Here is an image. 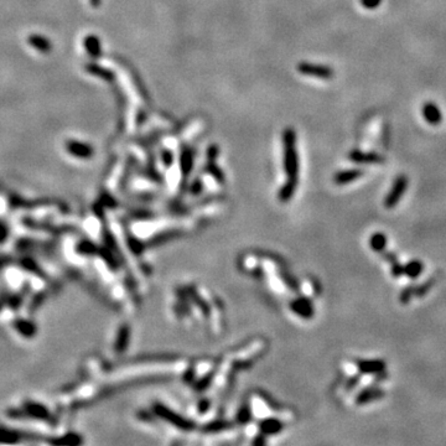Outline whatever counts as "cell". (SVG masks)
Masks as SVG:
<instances>
[{
    "instance_id": "cell-1",
    "label": "cell",
    "mask_w": 446,
    "mask_h": 446,
    "mask_svg": "<svg viewBox=\"0 0 446 446\" xmlns=\"http://www.w3.org/2000/svg\"><path fill=\"white\" fill-rule=\"evenodd\" d=\"M284 144V168L290 180L288 182L296 184V176L299 171L298 153H296V136L293 129H286L283 134Z\"/></svg>"
},
{
    "instance_id": "cell-2",
    "label": "cell",
    "mask_w": 446,
    "mask_h": 446,
    "mask_svg": "<svg viewBox=\"0 0 446 446\" xmlns=\"http://www.w3.org/2000/svg\"><path fill=\"white\" fill-rule=\"evenodd\" d=\"M408 177L404 175H400L395 178L394 184H393L392 190L389 191V194L387 195L384 200V206L387 208H393L394 206H397L399 204L400 199L403 197V195L406 194L407 187H408Z\"/></svg>"
},
{
    "instance_id": "cell-3",
    "label": "cell",
    "mask_w": 446,
    "mask_h": 446,
    "mask_svg": "<svg viewBox=\"0 0 446 446\" xmlns=\"http://www.w3.org/2000/svg\"><path fill=\"white\" fill-rule=\"evenodd\" d=\"M298 71L305 76L317 77V78L322 79H331L335 76V72L331 67L324 66V65L309 64V62H303L299 65Z\"/></svg>"
},
{
    "instance_id": "cell-4",
    "label": "cell",
    "mask_w": 446,
    "mask_h": 446,
    "mask_svg": "<svg viewBox=\"0 0 446 446\" xmlns=\"http://www.w3.org/2000/svg\"><path fill=\"white\" fill-rule=\"evenodd\" d=\"M66 150L76 158L88 159L93 155V148L82 141L69 140L66 143Z\"/></svg>"
},
{
    "instance_id": "cell-5",
    "label": "cell",
    "mask_w": 446,
    "mask_h": 446,
    "mask_svg": "<svg viewBox=\"0 0 446 446\" xmlns=\"http://www.w3.org/2000/svg\"><path fill=\"white\" fill-rule=\"evenodd\" d=\"M421 113H423L424 119H425L429 124L439 125L441 122H443V114H441V112H440V109H439L438 105L434 104V103H431V102L425 103V104L423 105V110H421Z\"/></svg>"
},
{
    "instance_id": "cell-6",
    "label": "cell",
    "mask_w": 446,
    "mask_h": 446,
    "mask_svg": "<svg viewBox=\"0 0 446 446\" xmlns=\"http://www.w3.org/2000/svg\"><path fill=\"white\" fill-rule=\"evenodd\" d=\"M349 159L354 163L363 164H380L384 163V158L376 153H363L360 150H354L349 154Z\"/></svg>"
},
{
    "instance_id": "cell-7",
    "label": "cell",
    "mask_w": 446,
    "mask_h": 446,
    "mask_svg": "<svg viewBox=\"0 0 446 446\" xmlns=\"http://www.w3.org/2000/svg\"><path fill=\"white\" fill-rule=\"evenodd\" d=\"M84 49H86L87 54L92 59H98V57L102 56V45H101V40L96 35H88L84 37Z\"/></svg>"
},
{
    "instance_id": "cell-8",
    "label": "cell",
    "mask_w": 446,
    "mask_h": 446,
    "mask_svg": "<svg viewBox=\"0 0 446 446\" xmlns=\"http://www.w3.org/2000/svg\"><path fill=\"white\" fill-rule=\"evenodd\" d=\"M28 42L30 43L34 49H36L38 52H41V54H49V52L52 50L51 41L42 35L34 34V35L29 36Z\"/></svg>"
},
{
    "instance_id": "cell-9",
    "label": "cell",
    "mask_w": 446,
    "mask_h": 446,
    "mask_svg": "<svg viewBox=\"0 0 446 446\" xmlns=\"http://www.w3.org/2000/svg\"><path fill=\"white\" fill-rule=\"evenodd\" d=\"M358 370L363 375H372V373H379L385 368L383 361L379 360H366L358 361Z\"/></svg>"
},
{
    "instance_id": "cell-10",
    "label": "cell",
    "mask_w": 446,
    "mask_h": 446,
    "mask_svg": "<svg viewBox=\"0 0 446 446\" xmlns=\"http://www.w3.org/2000/svg\"><path fill=\"white\" fill-rule=\"evenodd\" d=\"M384 397V392L378 388H367V389H363L360 394L357 395L356 402L358 404H366L373 402V400L382 399Z\"/></svg>"
},
{
    "instance_id": "cell-11",
    "label": "cell",
    "mask_w": 446,
    "mask_h": 446,
    "mask_svg": "<svg viewBox=\"0 0 446 446\" xmlns=\"http://www.w3.org/2000/svg\"><path fill=\"white\" fill-rule=\"evenodd\" d=\"M363 175V171L361 170H344V171H340L339 173L335 175L334 181L339 185H346L349 184V182L354 181V180H358L361 176Z\"/></svg>"
},
{
    "instance_id": "cell-12",
    "label": "cell",
    "mask_w": 446,
    "mask_h": 446,
    "mask_svg": "<svg viewBox=\"0 0 446 446\" xmlns=\"http://www.w3.org/2000/svg\"><path fill=\"white\" fill-rule=\"evenodd\" d=\"M86 69L88 73L93 74V76H96V77H100V78L104 79V81H107V82L114 81V78H115L114 73H113L112 71H109V69H103V67L98 66V65H96V64L87 65Z\"/></svg>"
},
{
    "instance_id": "cell-13",
    "label": "cell",
    "mask_w": 446,
    "mask_h": 446,
    "mask_svg": "<svg viewBox=\"0 0 446 446\" xmlns=\"http://www.w3.org/2000/svg\"><path fill=\"white\" fill-rule=\"evenodd\" d=\"M421 272H423V264L419 260H412L404 267V274H407L409 278H416L420 275Z\"/></svg>"
},
{
    "instance_id": "cell-14",
    "label": "cell",
    "mask_w": 446,
    "mask_h": 446,
    "mask_svg": "<svg viewBox=\"0 0 446 446\" xmlns=\"http://www.w3.org/2000/svg\"><path fill=\"white\" fill-rule=\"evenodd\" d=\"M370 244L373 250H376V252H382L385 248V245H387V237H385L383 233H375V235L371 237Z\"/></svg>"
},
{
    "instance_id": "cell-15",
    "label": "cell",
    "mask_w": 446,
    "mask_h": 446,
    "mask_svg": "<svg viewBox=\"0 0 446 446\" xmlns=\"http://www.w3.org/2000/svg\"><path fill=\"white\" fill-rule=\"evenodd\" d=\"M382 3V0H361V4H362L363 8L368 9V10H372V9L378 8Z\"/></svg>"
},
{
    "instance_id": "cell-16",
    "label": "cell",
    "mask_w": 446,
    "mask_h": 446,
    "mask_svg": "<svg viewBox=\"0 0 446 446\" xmlns=\"http://www.w3.org/2000/svg\"><path fill=\"white\" fill-rule=\"evenodd\" d=\"M393 275L394 276H400L402 275V274H404V267H402V265H399L397 263V264H393Z\"/></svg>"
},
{
    "instance_id": "cell-17",
    "label": "cell",
    "mask_w": 446,
    "mask_h": 446,
    "mask_svg": "<svg viewBox=\"0 0 446 446\" xmlns=\"http://www.w3.org/2000/svg\"><path fill=\"white\" fill-rule=\"evenodd\" d=\"M91 4H92L93 6H98L101 4V0H91Z\"/></svg>"
}]
</instances>
